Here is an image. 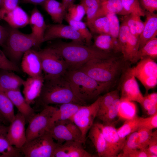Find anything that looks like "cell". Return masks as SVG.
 Listing matches in <instances>:
<instances>
[{
	"label": "cell",
	"mask_w": 157,
	"mask_h": 157,
	"mask_svg": "<svg viewBox=\"0 0 157 157\" xmlns=\"http://www.w3.org/2000/svg\"><path fill=\"white\" fill-rule=\"evenodd\" d=\"M63 58L68 70L78 69L94 59H105L111 57L109 53L99 50L93 46L72 41H59L51 46Z\"/></svg>",
	"instance_id": "6da1fadb"
},
{
	"label": "cell",
	"mask_w": 157,
	"mask_h": 157,
	"mask_svg": "<svg viewBox=\"0 0 157 157\" xmlns=\"http://www.w3.org/2000/svg\"><path fill=\"white\" fill-rule=\"evenodd\" d=\"M64 76L75 96L85 104L108 90L111 85L97 81L79 69L68 70Z\"/></svg>",
	"instance_id": "7a4b0ae2"
},
{
	"label": "cell",
	"mask_w": 157,
	"mask_h": 157,
	"mask_svg": "<svg viewBox=\"0 0 157 157\" xmlns=\"http://www.w3.org/2000/svg\"><path fill=\"white\" fill-rule=\"evenodd\" d=\"M40 97L45 105L70 103L85 104L75 96L64 76L44 79Z\"/></svg>",
	"instance_id": "3957f363"
},
{
	"label": "cell",
	"mask_w": 157,
	"mask_h": 157,
	"mask_svg": "<svg viewBox=\"0 0 157 157\" xmlns=\"http://www.w3.org/2000/svg\"><path fill=\"white\" fill-rule=\"evenodd\" d=\"M7 29V37L2 47L3 51L10 60L17 65L25 52L40 45L31 33L25 34L10 26Z\"/></svg>",
	"instance_id": "277c9868"
},
{
	"label": "cell",
	"mask_w": 157,
	"mask_h": 157,
	"mask_svg": "<svg viewBox=\"0 0 157 157\" xmlns=\"http://www.w3.org/2000/svg\"><path fill=\"white\" fill-rule=\"evenodd\" d=\"M122 66L121 60L112 56L105 59L92 60L79 69L98 82L111 85Z\"/></svg>",
	"instance_id": "5b68a950"
},
{
	"label": "cell",
	"mask_w": 157,
	"mask_h": 157,
	"mask_svg": "<svg viewBox=\"0 0 157 157\" xmlns=\"http://www.w3.org/2000/svg\"><path fill=\"white\" fill-rule=\"evenodd\" d=\"M42 63L44 79L64 76L68 66L61 56L50 46L38 51Z\"/></svg>",
	"instance_id": "8992f818"
},
{
	"label": "cell",
	"mask_w": 157,
	"mask_h": 157,
	"mask_svg": "<svg viewBox=\"0 0 157 157\" xmlns=\"http://www.w3.org/2000/svg\"><path fill=\"white\" fill-rule=\"evenodd\" d=\"M57 108L45 105L40 113L35 114L28 121L26 130L27 141L40 136L48 131L54 122V116Z\"/></svg>",
	"instance_id": "52a82bcc"
},
{
	"label": "cell",
	"mask_w": 157,
	"mask_h": 157,
	"mask_svg": "<svg viewBox=\"0 0 157 157\" xmlns=\"http://www.w3.org/2000/svg\"><path fill=\"white\" fill-rule=\"evenodd\" d=\"M58 144L47 132L26 141L20 150L25 157H52Z\"/></svg>",
	"instance_id": "ba28073f"
},
{
	"label": "cell",
	"mask_w": 157,
	"mask_h": 157,
	"mask_svg": "<svg viewBox=\"0 0 157 157\" xmlns=\"http://www.w3.org/2000/svg\"><path fill=\"white\" fill-rule=\"evenodd\" d=\"M101 97L100 96L90 105L81 106L70 119L80 129L85 142L86 134L97 117Z\"/></svg>",
	"instance_id": "9c48e42d"
},
{
	"label": "cell",
	"mask_w": 157,
	"mask_h": 157,
	"mask_svg": "<svg viewBox=\"0 0 157 157\" xmlns=\"http://www.w3.org/2000/svg\"><path fill=\"white\" fill-rule=\"evenodd\" d=\"M121 102H136L142 105L144 99L134 76L131 68L128 69L124 74L120 85Z\"/></svg>",
	"instance_id": "30bf717a"
},
{
	"label": "cell",
	"mask_w": 157,
	"mask_h": 157,
	"mask_svg": "<svg viewBox=\"0 0 157 157\" xmlns=\"http://www.w3.org/2000/svg\"><path fill=\"white\" fill-rule=\"evenodd\" d=\"M56 38L70 39L72 41L83 44L85 43L82 36L69 25L56 23L47 25L44 33L43 42Z\"/></svg>",
	"instance_id": "8fae6325"
},
{
	"label": "cell",
	"mask_w": 157,
	"mask_h": 157,
	"mask_svg": "<svg viewBox=\"0 0 157 157\" xmlns=\"http://www.w3.org/2000/svg\"><path fill=\"white\" fill-rule=\"evenodd\" d=\"M96 124L102 131L106 143V157H117L122 151L126 140L120 137L114 124Z\"/></svg>",
	"instance_id": "7c38bea8"
},
{
	"label": "cell",
	"mask_w": 157,
	"mask_h": 157,
	"mask_svg": "<svg viewBox=\"0 0 157 157\" xmlns=\"http://www.w3.org/2000/svg\"><path fill=\"white\" fill-rule=\"evenodd\" d=\"M24 116L18 111L8 126L7 137L10 143L20 150L27 141Z\"/></svg>",
	"instance_id": "4fadbf2b"
},
{
	"label": "cell",
	"mask_w": 157,
	"mask_h": 157,
	"mask_svg": "<svg viewBox=\"0 0 157 157\" xmlns=\"http://www.w3.org/2000/svg\"><path fill=\"white\" fill-rule=\"evenodd\" d=\"M48 132L59 144L70 140L81 142L76 135L73 128V122L70 119L55 122Z\"/></svg>",
	"instance_id": "5bb4252c"
},
{
	"label": "cell",
	"mask_w": 157,
	"mask_h": 157,
	"mask_svg": "<svg viewBox=\"0 0 157 157\" xmlns=\"http://www.w3.org/2000/svg\"><path fill=\"white\" fill-rule=\"evenodd\" d=\"M29 16L19 6L10 10L0 8V20L6 22L11 27L17 28L29 24Z\"/></svg>",
	"instance_id": "9a60e30c"
},
{
	"label": "cell",
	"mask_w": 157,
	"mask_h": 157,
	"mask_svg": "<svg viewBox=\"0 0 157 157\" xmlns=\"http://www.w3.org/2000/svg\"><path fill=\"white\" fill-rule=\"evenodd\" d=\"M21 67L23 72L30 77L42 75V63L38 51L32 49L28 50L23 55Z\"/></svg>",
	"instance_id": "2e32d148"
},
{
	"label": "cell",
	"mask_w": 157,
	"mask_h": 157,
	"mask_svg": "<svg viewBox=\"0 0 157 157\" xmlns=\"http://www.w3.org/2000/svg\"><path fill=\"white\" fill-rule=\"evenodd\" d=\"M83 144L76 141H67L59 144L52 157H91L92 155L85 150Z\"/></svg>",
	"instance_id": "e0dca14e"
},
{
	"label": "cell",
	"mask_w": 157,
	"mask_h": 157,
	"mask_svg": "<svg viewBox=\"0 0 157 157\" xmlns=\"http://www.w3.org/2000/svg\"><path fill=\"white\" fill-rule=\"evenodd\" d=\"M44 81L43 75L30 77L24 80L23 93L26 101L30 105L40 96Z\"/></svg>",
	"instance_id": "ac0fdd59"
},
{
	"label": "cell",
	"mask_w": 157,
	"mask_h": 157,
	"mask_svg": "<svg viewBox=\"0 0 157 157\" xmlns=\"http://www.w3.org/2000/svg\"><path fill=\"white\" fill-rule=\"evenodd\" d=\"M3 92L10 98L14 106L18 109V111L24 116L26 122H28L35 113L34 109L26 101L20 89Z\"/></svg>",
	"instance_id": "d6986e66"
},
{
	"label": "cell",
	"mask_w": 157,
	"mask_h": 157,
	"mask_svg": "<svg viewBox=\"0 0 157 157\" xmlns=\"http://www.w3.org/2000/svg\"><path fill=\"white\" fill-rule=\"evenodd\" d=\"M29 24L31 29V34L40 45L43 42L44 33L47 25L42 14L36 7L31 11Z\"/></svg>",
	"instance_id": "ffe728a7"
},
{
	"label": "cell",
	"mask_w": 157,
	"mask_h": 157,
	"mask_svg": "<svg viewBox=\"0 0 157 157\" xmlns=\"http://www.w3.org/2000/svg\"><path fill=\"white\" fill-rule=\"evenodd\" d=\"M137 65L131 68L133 74L141 82L150 77H157V64L150 58L140 59Z\"/></svg>",
	"instance_id": "44dd1931"
},
{
	"label": "cell",
	"mask_w": 157,
	"mask_h": 157,
	"mask_svg": "<svg viewBox=\"0 0 157 157\" xmlns=\"http://www.w3.org/2000/svg\"><path fill=\"white\" fill-rule=\"evenodd\" d=\"M146 19L143 30L139 36V49L157 35V15L154 13L145 12Z\"/></svg>",
	"instance_id": "7402d4cb"
},
{
	"label": "cell",
	"mask_w": 157,
	"mask_h": 157,
	"mask_svg": "<svg viewBox=\"0 0 157 157\" xmlns=\"http://www.w3.org/2000/svg\"><path fill=\"white\" fill-rule=\"evenodd\" d=\"M24 80L13 71L0 69V90L20 89Z\"/></svg>",
	"instance_id": "603a6c76"
},
{
	"label": "cell",
	"mask_w": 157,
	"mask_h": 157,
	"mask_svg": "<svg viewBox=\"0 0 157 157\" xmlns=\"http://www.w3.org/2000/svg\"><path fill=\"white\" fill-rule=\"evenodd\" d=\"M42 5L55 23H62L67 10L62 2L56 0H47Z\"/></svg>",
	"instance_id": "cb8c5ba5"
},
{
	"label": "cell",
	"mask_w": 157,
	"mask_h": 157,
	"mask_svg": "<svg viewBox=\"0 0 157 157\" xmlns=\"http://www.w3.org/2000/svg\"><path fill=\"white\" fill-rule=\"evenodd\" d=\"M89 131L88 137L94 145L99 156L106 157L107 145L101 130L95 124Z\"/></svg>",
	"instance_id": "d4e9b609"
},
{
	"label": "cell",
	"mask_w": 157,
	"mask_h": 157,
	"mask_svg": "<svg viewBox=\"0 0 157 157\" xmlns=\"http://www.w3.org/2000/svg\"><path fill=\"white\" fill-rule=\"evenodd\" d=\"M8 126L0 125V154L2 157H19L22 156L20 150L9 142L7 134Z\"/></svg>",
	"instance_id": "484cf974"
},
{
	"label": "cell",
	"mask_w": 157,
	"mask_h": 157,
	"mask_svg": "<svg viewBox=\"0 0 157 157\" xmlns=\"http://www.w3.org/2000/svg\"><path fill=\"white\" fill-rule=\"evenodd\" d=\"M110 13L127 15L123 8L121 0H106L101 3L94 20L100 17L106 16Z\"/></svg>",
	"instance_id": "4316f807"
},
{
	"label": "cell",
	"mask_w": 157,
	"mask_h": 157,
	"mask_svg": "<svg viewBox=\"0 0 157 157\" xmlns=\"http://www.w3.org/2000/svg\"><path fill=\"white\" fill-rule=\"evenodd\" d=\"M139 47V36H135L131 33L121 51L124 60L133 63Z\"/></svg>",
	"instance_id": "83f0119b"
},
{
	"label": "cell",
	"mask_w": 157,
	"mask_h": 157,
	"mask_svg": "<svg viewBox=\"0 0 157 157\" xmlns=\"http://www.w3.org/2000/svg\"><path fill=\"white\" fill-rule=\"evenodd\" d=\"M81 106L70 103L61 104L59 108H57L55 112L54 116L55 122L70 119Z\"/></svg>",
	"instance_id": "f1b7e54d"
},
{
	"label": "cell",
	"mask_w": 157,
	"mask_h": 157,
	"mask_svg": "<svg viewBox=\"0 0 157 157\" xmlns=\"http://www.w3.org/2000/svg\"><path fill=\"white\" fill-rule=\"evenodd\" d=\"M157 57V38L156 37L149 41L139 49L133 63L144 58H148L154 59Z\"/></svg>",
	"instance_id": "f546056e"
},
{
	"label": "cell",
	"mask_w": 157,
	"mask_h": 157,
	"mask_svg": "<svg viewBox=\"0 0 157 157\" xmlns=\"http://www.w3.org/2000/svg\"><path fill=\"white\" fill-rule=\"evenodd\" d=\"M0 114L5 120L10 123L14 119L15 115L14 113L13 104L6 94L1 90Z\"/></svg>",
	"instance_id": "4dcf8cb0"
},
{
	"label": "cell",
	"mask_w": 157,
	"mask_h": 157,
	"mask_svg": "<svg viewBox=\"0 0 157 157\" xmlns=\"http://www.w3.org/2000/svg\"><path fill=\"white\" fill-rule=\"evenodd\" d=\"M95 48L107 53H109L112 50H115V45L114 41L109 34L98 35L94 40L92 46Z\"/></svg>",
	"instance_id": "1f68e13d"
},
{
	"label": "cell",
	"mask_w": 157,
	"mask_h": 157,
	"mask_svg": "<svg viewBox=\"0 0 157 157\" xmlns=\"http://www.w3.org/2000/svg\"><path fill=\"white\" fill-rule=\"evenodd\" d=\"M65 19L69 25L73 27L82 36L85 40L86 44L90 45L93 36L91 32L87 28L86 24L81 21L73 20L66 14Z\"/></svg>",
	"instance_id": "d6a6232c"
},
{
	"label": "cell",
	"mask_w": 157,
	"mask_h": 157,
	"mask_svg": "<svg viewBox=\"0 0 157 157\" xmlns=\"http://www.w3.org/2000/svg\"><path fill=\"white\" fill-rule=\"evenodd\" d=\"M119 97L117 90L111 91L101 96L97 117L100 119L114 101Z\"/></svg>",
	"instance_id": "836d02e7"
},
{
	"label": "cell",
	"mask_w": 157,
	"mask_h": 157,
	"mask_svg": "<svg viewBox=\"0 0 157 157\" xmlns=\"http://www.w3.org/2000/svg\"><path fill=\"white\" fill-rule=\"evenodd\" d=\"M101 2L99 0H81L80 3L83 6L86 15V22L88 26L94 20Z\"/></svg>",
	"instance_id": "e575fe53"
},
{
	"label": "cell",
	"mask_w": 157,
	"mask_h": 157,
	"mask_svg": "<svg viewBox=\"0 0 157 157\" xmlns=\"http://www.w3.org/2000/svg\"><path fill=\"white\" fill-rule=\"evenodd\" d=\"M137 107L133 101H122L119 104L118 116L120 119L125 120L131 119L137 115Z\"/></svg>",
	"instance_id": "d590c367"
},
{
	"label": "cell",
	"mask_w": 157,
	"mask_h": 157,
	"mask_svg": "<svg viewBox=\"0 0 157 157\" xmlns=\"http://www.w3.org/2000/svg\"><path fill=\"white\" fill-rule=\"evenodd\" d=\"M139 117L137 115L132 119L125 120L123 125L117 129L121 138L126 140L128 135L137 131L139 128Z\"/></svg>",
	"instance_id": "8d00e7d4"
},
{
	"label": "cell",
	"mask_w": 157,
	"mask_h": 157,
	"mask_svg": "<svg viewBox=\"0 0 157 157\" xmlns=\"http://www.w3.org/2000/svg\"><path fill=\"white\" fill-rule=\"evenodd\" d=\"M88 27L92 33L98 35H110L109 22L106 16L100 17L95 19Z\"/></svg>",
	"instance_id": "74e56055"
},
{
	"label": "cell",
	"mask_w": 157,
	"mask_h": 157,
	"mask_svg": "<svg viewBox=\"0 0 157 157\" xmlns=\"http://www.w3.org/2000/svg\"><path fill=\"white\" fill-rule=\"evenodd\" d=\"M139 146L138 134L136 131L127 137L122 150V153L118 155V157H126L127 155L132 151L139 149Z\"/></svg>",
	"instance_id": "f35d334b"
},
{
	"label": "cell",
	"mask_w": 157,
	"mask_h": 157,
	"mask_svg": "<svg viewBox=\"0 0 157 157\" xmlns=\"http://www.w3.org/2000/svg\"><path fill=\"white\" fill-rule=\"evenodd\" d=\"M106 16L108 20L110 35L115 44V51L118 52L117 39L120 26L119 19L116 14L114 13H108Z\"/></svg>",
	"instance_id": "ab89813d"
},
{
	"label": "cell",
	"mask_w": 157,
	"mask_h": 157,
	"mask_svg": "<svg viewBox=\"0 0 157 157\" xmlns=\"http://www.w3.org/2000/svg\"><path fill=\"white\" fill-rule=\"evenodd\" d=\"M119 98L116 99L100 119L105 124H113L118 116L119 107L120 103Z\"/></svg>",
	"instance_id": "60d3db41"
},
{
	"label": "cell",
	"mask_w": 157,
	"mask_h": 157,
	"mask_svg": "<svg viewBox=\"0 0 157 157\" xmlns=\"http://www.w3.org/2000/svg\"><path fill=\"white\" fill-rule=\"evenodd\" d=\"M123 8L127 15L135 14L144 16L145 12L142 8L138 0H121Z\"/></svg>",
	"instance_id": "b9f144b4"
},
{
	"label": "cell",
	"mask_w": 157,
	"mask_h": 157,
	"mask_svg": "<svg viewBox=\"0 0 157 157\" xmlns=\"http://www.w3.org/2000/svg\"><path fill=\"white\" fill-rule=\"evenodd\" d=\"M85 14L84 8L81 3L71 5L68 8L66 14L71 19L77 21H81Z\"/></svg>",
	"instance_id": "7bdbcfd3"
},
{
	"label": "cell",
	"mask_w": 157,
	"mask_h": 157,
	"mask_svg": "<svg viewBox=\"0 0 157 157\" xmlns=\"http://www.w3.org/2000/svg\"><path fill=\"white\" fill-rule=\"evenodd\" d=\"M131 33L125 19L120 25L117 39L118 52H121Z\"/></svg>",
	"instance_id": "ee69618b"
},
{
	"label": "cell",
	"mask_w": 157,
	"mask_h": 157,
	"mask_svg": "<svg viewBox=\"0 0 157 157\" xmlns=\"http://www.w3.org/2000/svg\"><path fill=\"white\" fill-rule=\"evenodd\" d=\"M138 132L139 142V149H143L148 147L152 135V130L143 127H140Z\"/></svg>",
	"instance_id": "f6af8a7d"
},
{
	"label": "cell",
	"mask_w": 157,
	"mask_h": 157,
	"mask_svg": "<svg viewBox=\"0 0 157 157\" xmlns=\"http://www.w3.org/2000/svg\"><path fill=\"white\" fill-rule=\"evenodd\" d=\"M0 69L18 72L19 69L7 57L3 51L0 49Z\"/></svg>",
	"instance_id": "bcb514c9"
},
{
	"label": "cell",
	"mask_w": 157,
	"mask_h": 157,
	"mask_svg": "<svg viewBox=\"0 0 157 157\" xmlns=\"http://www.w3.org/2000/svg\"><path fill=\"white\" fill-rule=\"evenodd\" d=\"M139 127H143L153 130L157 128V113L143 118L139 117Z\"/></svg>",
	"instance_id": "7dc6e473"
},
{
	"label": "cell",
	"mask_w": 157,
	"mask_h": 157,
	"mask_svg": "<svg viewBox=\"0 0 157 157\" xmlns=\"http://www.w3.org/2000/svg\"><path fill=\"white\" fill-rule=\"evenodd\" d=\"M157 155L151 153L148 147L143 149H137L129 153L126 157H156Z\"/></svg>",
	"instance_id": "c3c4849f"
},
{
	"label": "cell",
	"mask_w": 157,
	"mask_h": 157,
	"mask_svg": "<svg viewBox=\"0 0 157 157\" xmlns=\"http://www.w3.org/2000/svg\"><path fill=\"white\" fill-rule=\"evenodd\" d=\"M140 3L146 11L153 13L157 10V0H140Z\"/></svg>",
	"instance_id": "681fc988"
},
{
	"label": "cell",
	"mask_w": 157,
	"mask_h": 157,
	"mask_svg": "<svg viewBox=\"0 0 157 157\" xmlns=\"http://www.w3.org/2000/svg\"><path fill=\"white\" fill-rule=\"evenodd\" d=\"M149 150L152 154L157 155V131L153 132L151 138L148 146Z\"/></svg>",
	"instance_id": "f907efd6"
},
{
	"label": "cell",
	"mask_w": 157,
	"mask_h": 157,
	"mask_svg": "<svg viewBox=\"0 0 157 157\" xmlns=\"http://www.w3.org/2000/svg\"><path fill=\"white\" fill-rule=\"evenodd\" d=\"M131 14L134 21L136 34L139 36L144 29V23L141 20L140 16L135 14Z\"/></svg>",
	"instance_id": "816d5d0a"
},
{
	"label": "cell",
	"mask_w": 157,
	"mask_h": 157,
	"mask_svg": "<svg viewBox=\"0 0 157 157\" xmlns=\"http://www.w3.org/2000/svg\"><path fill=\"white\" fill-rule=\"evenodd\" d=\"M20 0H2L0 8L6 10L12 9L17 6Z\"/></svg>",
	"instance_id": "f5cc1de1"
},
{
	"label": "cell",
	"mask_w": 157,
	"mask_h": 157,
	"mask_svg": "<svg viewBox=\"0 0 157 157\" xmlns=\"http://www.w3.org/2000/svg\"><path fill=\"white\" fill-rule=\"evenodd\" d=\"M129 15V16L125 18V19L130 32L132 35L139 37L137 35L136 32L134 21L132 16L131 14Z\"/></svg>",
	"instance_id": "db71d44e"
},
{
	"label": "cell",
	"mask_w": 157,
	"mask_h": 157,
	"mask_svg": "<svg viewBox=\"0 0 157 157\" xmlns=\"http://www.w3.org/2000/svg\"><path fill=\"white\" fill-rule=\"evenodd\" d=\"M8 31L6 28L0 25V46L2 47L6 39Z\"/></svg>",
	"instance_id": "11a10c76"
},
{
	"label": "cell",
	"mask_w": 157,
	"mask_h": 157,
	"mask_svg": "<svg viewBox=\"0 0 157 157\" xmlns=\"http://www.w3.org/2000/svg\"><path fill=\"white\" fill-rule=\"evenodd\" d=\"M153 105H154L153 104L146 95L144 97L143 101L142 106L146 111H147L149 110Z\"/></svg>",
	"instance_id": "9f6ffc18"
},
{
	"label": "cell",
	"mask_w": 157,
	"mask_h": 157,
	"mask_svg": "<svg viewBox=\"0 0 157 157\" xmlns=\"http://www.w3.org/2000/svg\"><path fill=\"white\" fill-rule=\"evenodd\" d=\"M47 0H22L24 3H31L34 5H42Z\"/></svg>",
	"instance_id": "6f0895ef"
},
{
	"label": "cell",
	"mask_w": 157,
	"mask_h": 157,
	"mask_svg": "<svg viewBox=\"0 0 157 157\" xmlns=\"http://www.w3.org/2000/svg\"><path fill=\"white\" fill-rule=\"evenodd\" d=\"M146 95L151 100L153 104H157V93H153L150 94H147Z\"/></svg>",
	"instance_id": "680465c9"
},
{
	"label": "cell",
	"mask_w": 157,
	"mask_h": 157,
	"mask_svg": "<svg viewBox=\"0 0 157 157\" xmlns=\"http://www.w3.org/2000/svg\"><path fill=\"white\" fill-rule=\"evenodd\" d=\"M147 111V114L149 116L152 115L157 113V105H153Z\"/></svg>",
	"instance_id": "91938a15"
},
{
	"label": "cell",
	"mask_w": 157,
	"mask_h": 157,
	"mask_svg": "<svg viewBox=\"0 0 157 157\" xmlns=\"http://www.w3.org/2000/svg\"><path fill=\"white\" fill-rule=\"evenodd\" d=\"M75 0H62V3L65 6L66 10L71 5L74 4Z\"/></svg>",
	"instance_id": "94428289"
},
{
	"label": "cell",
	"mask_w": 157,
	"mask_h": 157,
	"mask_svg": "<svg viewBox=\"0 0 157 157\" xmlns=\"http://www.w3.org/2000/svg\"><path fill=\"white\" fill-rule=\"evenodd\" d=\"M5 119L3 118L0 117V125H1V123L4 122Z\"/></svg>",
	"instance_id": "6125c7cd"
},
{
	"label": "cell",
	"mask_w": 157,
	"mask_h": 157,
	"mask_svg": "<svg viewBox=\"0 0 157 157\" xmlns=\"http://www.w3.org/2000/svg\"><path fill=\"white\" fill-rule=\"evenodd\" d=\"M2 3V0H0V7L1 6Z\"/></svg>",
	"instance_id": "be15d7a7"
},
{
	"label": "cell",
	"mask_w": 157,
	"mask_h": 157,
	"mask_svg": "<svg viewBox=\"0 0 157 157\" xmlns=\"http://www.w3.org/2000/svg\"><path fill=\"white\" fill-rule=\"evenodd\" d=\"M101 2L106 0H99Z\"/></svg>",
	"instance_id": "e7e4bbea"
},
{
	"label": "cell",
	"mask_w": 157,
	"mask_h": 157,
	"mask_svg": "<svg viewBox=\"0 0 157 157\" xmlns=\"http://www.w3.org/2000/svg\"><path fill=\"white\" fill-rule=\"evenodd\" d=\"M0 117H2L3 118V117L0 114Z\"/></svg>",
	"instance_id": "03108f58"
},
{
	"label": "cell",
	"mask_w": 157,
	"mask_h": 157,
	"mask_svg": "<svg viewBox=\"0 0 157 157\" xmlns=\"http://www.w3.org/2000/svg\"><path fill=\"white\" fill-rule=\"evenodd\" d=\"M0 157H2V156L0 154Z\"/></svg>",
	"instance_id": "003e7915"
}]
</instances>
